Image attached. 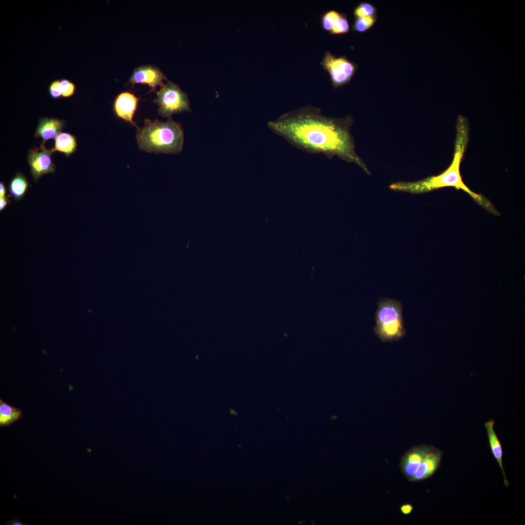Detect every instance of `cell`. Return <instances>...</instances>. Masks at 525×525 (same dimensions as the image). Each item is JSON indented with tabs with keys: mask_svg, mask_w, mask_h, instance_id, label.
I'll use <instances>...</instances> for the list:
<instances>
[{
	"mask_svg": "<svg viewBox=\"0 0 525 525\" xmlns=\"http://www.w3.org/2000/svg\"><path fill=\"white\" fill-rule=\"evenodd\" d=\"M352 124L350 116L328 117L321 114L319 109L307 106L269 122L268 126L297 148L311 153H322L330 158L336 156L356 163L370 174L355 152L350 133Z\"/></svg>",
	"mask_w": 525,
	"mask_h": 525,
	"instance_id": "6da1fadb",
	"label": "cell"
},
{
	"mask_svg": "<svg viewBox=\"0 0 525 525\" xmlns=\"http://www.w3.org/2000/svg\"><path fill=\"white\" fill-rule=\"evenodd\" d=\"M469 140L468 127L461 116L458 120L454 158L450 165L437 175L430 176L415 182L399 181L389 186L391 190L420 194L444 187H454L467 192L473 200L489 212L499 215L493 205L482 194L471 191L463 182L460 172V165Z\"/></svg>",
	"mask_w": 525,
	"mask_h": 525,
	"instance_id": "7a4b0ae2",
	"label": "cell"
},
{
	"mask_svg": "<svg viewBox=\"0 0 525 525\" xmlns=\"http://www.w3.org/2000/svg\"><path fill=\"white\" fill-rule=\"evenodd\" d=\"M136 138L140 149L148 153L178 154L183 145V132L181 126L169 118L167 122L145 119L139 128Z\"/></svg>",
	"mask_w": 525,
	"mask_h": 525,
	"instance_id": "3957f363",
	"label": "cell"
},
{
	"mask_svg": "<svg viewBox=\"0 0 525 525\" xmlns=\"http://www.w3.org/2000/svg\"><path fill=\"white\" fill-rule=\"evenodd\" d=\"M402 311L400 301L387 298L379 299L373 331L383 342H397L405 336Z\"/></svg>",
	"mask_w": 525,
	"mask_h": 525,
	"instance_id": "277c9868",
	"label": "cell"
},
{
	"mask_svg": "<svg viewBox=\"0 0 525 525\" xmlns=\"http://www.w3.org/2000/svg\"><path fill=\"white\" fill-rule=\"evenodd\" d=\"M154 102L158 106V112L163 117H170L174 114L190 111L188 95L171 81L160 87Z\"/></svg>",
	"mask_w": 525,
	"mask_h": 525,
	"instance_id": "5b68a950",
	"label": "cell"
},
{
	"mask_svg": "<svg viewBox=\"0 0 525 525\" xmlns=\"http://www.w3.org/2000/svg\"><path fill=\"white\" fill-rule=\"evenodd\" d=\"M330 76L334 88L349 83L355 73V65L346 57H336L330 52H326L321 63Z\"/></svg>",
	"mask_w": 525,
	"mask_h": 525,
	"instance_id": "8992f818",
	"label": "cell"
},
{
	"mask_svg": "<svg viewBox=\"0 0 525 525\" xmlns=\"http://www.w3.org/2000/svg\"><path fill=\"white\" fill-rule=\"evenodd\" d=\"M52 149H48L42 142L38 147L29 150L27 160L35 181L43 175L53 173L55 166L52 159Z\"/></svg>",
	"mask_w": 525,
	"mask_h": 525,
	"instance_id": "52a82bcc",
	"label": "cell"
},
{
	"mask_svg": "<svg viewBox=\"0 0 525 525\" xmlns=\"http://www.w3.org/2000/svg\"><path fill=\"white\" fill-rule=\"evenodd\" d=\"M436 449L431 445L422 444L413 447L402 456L400 466L404 475L411 480L421 462Z\"/></svg>",
	"mask_w": 525,
	"mask_h": 525,
	"instance_id": "ba28073f",
	"label": "cell"
},
{
	"mask_svg": "<svg viewBox=\"0 0 525 525\" xmlns=\"http://www.w3.org/2000/svg\"><path fill=\"white\" fill-rule=\"evenodd\" d=\"M167 79L161 71L154 66H141L134 69L127 84H131L133 87L136 84L148 85L152 91H155L157 86L161 87L163 81Z\"/></svg>",
	"mask_w": 525,
	"mask_h": 525,
	"instance_id": "9c48e42d",
	"label": "cell"
},
{
	"mask_svg": "<svg viewBox=\"0 0 525 525\" xmlns=\"http://www.w3.org/2000/svg\"><path fill=\"white\" fill-rule=\"evenodd\" d=\"M139 99L128 91L120 93L116 98L113 105V109L116 116L136 126L133 117L135 112Z\"/></svg>",
	"mask_w": 525,
	"mask_h": 525,
	"instance_id": "30bf717a",
	"label": "cell"
},
{
	"mask_svg": "<svg viewBox=\"0 0 525 525\" xmlns=\"http://www.w3.org/2000/svg\"><path fill=\"white\" fill-rule=\"evenodd\" d=\"M442 456V452L436 448L433 453L421 462L411 481H420L431 477L439 467Z\"/></svg>",
	"mask_w": 525,
	"mask_h": 525,
	"instance_id": "8fae6325",
	"label": "cell"
},
{
	"mask_svg": "<svg viewBox=\"0 0 525 525\" xmlns=\"http://www.w3.org/2000/svg\"><path fill=\"white\" fill-rule=\"evenodd\" d=\"M63 120L52 118H44L40 119L35 132L36 138H41L42 142L49 140L55 139L61 132L65 126Z\"/></svg>",
	"mask_w": 525,
	"mask_h": 525,
	"instance_id": "7c38bea8",
	"label": "cell"
},
{
	"mask_svg": "<svg viewBox=\"0 0 525 525\" xmlns=\"http://www.w3.org/2000/svg\"><path fill=\"white\" fill-rule=\"evenodd\" d=\"M494 420L490 419L486 421L484 425L486 429L491 453L499 464L504 478L505 485L507 487L509 485V482L507 478L503 465L502 448L501 442L494 429Z\"/></svg>",
	"mask_w": 525,
	"mask_h": 525,
	"instance_id": "4fadbf2b",
	"label": "cell"
},
{
	"mask_svg": "<svg viewBox=\"0 0 525 525\" xmlns=\"http://www.w3.org/2000/svg\"><path fill=\"white\" fill-rule=\"evenodd\" d=\"M54 147L52 152L59 151L67 156L73 154L76 149L77 142L75 137L68 133L61 132L55 138Z\"/></svg>",
	"mask_w": 525,
	"mask_h": 525,
	"instance_id": "5bb4252c",
	"label": "cell"
},
{
	"mask_svg": "<svg viewBox=\"0 0 525 525\" xmlns=\"http://www.w3.org/2000/svg\"><path fill=\"white\" fill-rule=\"evenodd\" d=\"M28 187L29 183L25 176L20 173H17L9 183V196L16 201L21 200Z\"/></svg>",
	"mask_w": 525,
	"mask_h": 525,
	"instance_id": "9a60e30c",
	"label": "cell"
},
{
	"mask_svg": "<svg viewBox=\"0 0 525 525\" xmlns=\"http://www.w3.org/2000/svg\"><path fill=\"white\" fill-rule=\"evenodd\" d=\"M22 416V411L0 399V426H7Z\"/></svg>",
	"mask_w": 525,
	"mask_h": 525,
	"instance_id": "2e32d148",
	"label": "cell"
},
{
	"mask_svg": "<svg viewBox=\"0 0 525 525\" xmlns=\"http://www.w3.org/2000/svg\"><path fill=\"white\" fill-rule=\"evenodd\" d=\"M376 18L374 16L356 18L352 26L353 31L358 32H364L371 28L376 22Z\"/></svg>",
	"mask_w": 525,
	"mask_h": 525,
	"instance_id": "e0dca14e",
	"label": "cell"
},
{
	"mask_svg": "<svg viewBox=\"0 0 525 525\" xmlns=\"http://www.w3.org/2000/svg\"><path fill=\"white\" fill-rule=\"evenodd\" d=\"M341 14L336 11L331 10L326 12L322 17L321 23L323 29L331 31L336 21L341 17Z\"/></svg>",
	"mask_w": 525,
	"mask_h": 525,
	"instance_id": "ac0fdd59",
	"label": "cell"
},
{
	"mask_svg": "<svg viewBox=\"0 0 525 525\" xmlns=\"http://www.w3.org/2000/svg\"><path fill=\"white\" fill-rule=\"evenodd\" d=\"M376 12L375 7L368 2L360 3L354 11L356 18L374 16Z\"/></svg>",
	"mask_w": 525,
	"mask_h": 525,
	"instance_id": "d6986e66",
	"label": "cell"
},
{
	"mask_svg": "<svg viewBox=\"0 0 525 525\" xmlns=\"http://www.w3.org/2000/svg\"><path fill=\"white\" fill-rule=\"evenodd\" d=\"M350 30L348 21L344 15L336 21L332 29L330 31L332 34H342L348 33Z\"/></svg>",
	"mask_w": 525,
	"mask_h": 525,
	"instance_id": "ffe728a7",
	"label": "cell"
},
{
	"mask_svg": "<svg viewBox=\"0 0 525 525\" xmlns=\"http://www.w3.org/2000/svg\"><path fill=\"white\" fill-rule=\"evenodd\" d=\"M59 86L62 93V97H70L75 92L76 88L75 84L68 79H61L60 80Z\"/></svg>",
	"mask_w": 525,
	"mask_h": 525,
	"instance_id": "44dd1931",
	"label": "cell"
},
{
	"mask_svg": "<svg viewBox=\"0 0 525 525\" xmlns=\"http://www.w3.org/2000/svg\"><path fill=\"white\" fill-rule=\"evenodd\" d=\"M59 84L60 80H55L49 86V93L50 95L53 98H58L62 96Z\"/></svg>",
	"mask_w": 525,
	"mask_h": 525,
	"instance_id": "7402d4cb",
	"label": "cell"
},
{
	"mask_svg": "<svg viewBox=\"0 0 525 525\" xmlns=\"http://www.w3.org/2000/svg\"><path fill=\"white\" fill-rule=\"evenodd\" d=\"M400 509L403 514L407 515L412 512L413 507L410 504H404L400 507Z\"/></svg>",
	"mask_w": 525,
	"mask_h": 525,
	"instance_id": "603a6c76",
	"label": "cell"
},
{
	"mask_svg": "<svg viewBox=\"0 0 525 525\" xmlns=\"http://www.w3.org/2000/svg\"><path fill=\"white\" fill-rule=\"evenodd\" d=\"M10 203V201L7 197H0V211H2Z\"/></svg>",
	"mask_w": 525,
	"mask_h": 525,
	"instance_id": "cb8c5ba5",
	"label": "cell"
},
{
	"mask_svg": "<svg viewBox=\"0 0 525 525\" xmlns=\"http://www.w3.org/2000/svg\"><path fill=\"white\" fill-rule=\"evenodd\" d=\"M6 188L3 182L0 183V197L6 196Z\"/></svg>",
	"mask_w": 525,
	"mask_h": 525,
	"instance_id": "d4e9b609",
	"label": "cell"
},
{
	"mask_svg": "<svg viewBox=\"0 0 525 525\" xmlns=\"http://www.w3.org/2000/svg\"><path fill=\"white\" fill-rule=\"evenodd\" d=\"M7 524V525H25V524H23L22 523H21V522H20V521H19L18 520H13L11 521H10L9 523H8Z\"/></svg>",
	"mask_w": 525,
	"mask_h": 525,
	"instance_id": "484cf974",
	"label": "cell"
}]
</instances>
